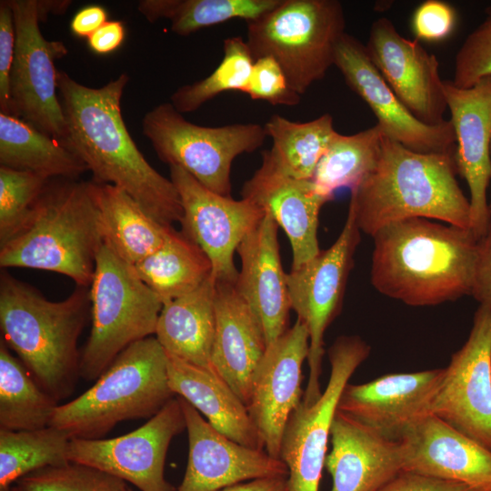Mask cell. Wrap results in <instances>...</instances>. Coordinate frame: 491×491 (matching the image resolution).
Instances as JSON below:
<instances>
[{
	"instance_id": "cell-1",
	"label": "cell",
	"mask_w": 491,
	"mask_h": 491,
	"mask_svg": "<svg viewBox=\"0 0 491 491\" xmlns=\"http://www.w3.org/2000/svg\"><path fill=\"white\" fill-rule=\"evenodd\" d=\"M129 81L121 74L99 88L84 85L58 71V94L67 140L93 174V182L113 185L129 195L151 217L172 227L181 222L179 194L159 174L132 139L123 118L121 98Z\"/></svg>"
},
{
	"instance_id": "cell-2",
	"label": "cell",
	"mask_w": 491,
	"mask_h": 491,
	"mask_svg": "<svg viewBox=\"0 0 491 491\" xmlns=\"http://www.w3.org/2000/svg\"><path fill=\"white\" fill-rule=\"evenodd\" d=\"M372 237L370 281L380 294L411 306L471 295L477 257L471 230L411 218L387 225Z\"/></svg>"
},
{
	"instance_id": "cell-3",
	"label": "cell",
	"mask_w": 491,
	"mask_h": 491,
	"mask_svg": "<svg viewBox=\"0 0 491 491\" xmlns=\"http://www.w3.org/2000/svg\"><path fill=\"white\" fill-rule=\"evenodd\" d=\"M456 174L455 153L416 152L384 136L377 165L351 190L348 208L360 231L371 236L411 218L470 230V203Z\"/></svg>"
},
{
	"instance_id": "cell-4",
	"label": "cell",
	"mask_w": 491,
	"mask_h": 491,
	"mask_svg": "<svg viewBox=\"0 0 491 491\" xmlns=\"http://www.w3.org/2000/svg\"><path fill=\"white\" fill-rule=\"evenodd\" d=\"M88 287L50 301L6 272L0 276V327L35 382L57 403L68 397L80 376L77 348L90 308Z\"/></svg>"
},
{
	"instance_id": "cell-5",
	"label": "cell",
	"mask_w": 491,
	"mask_h": 491,
	"mask_svg": "<svg viewBox=\"0 0 491 491\" xmlns=\"http://www.w3.org/2000/svg\"><path fill=\"white\" fill-rule=\"evenodd\" d=\"M102 243L91 182H48L22 230L0 246V266L52 271L88 287Z\"/></svg>"
},
{
	"instance_id": "cell-6",
	"label": "cell",
	"mask_w": 491,
	"mask_h": 491,
	"mask_svg": "<svg viewBox=\"0 0 491 491\" xmlns=\"http://www.w3.org/2000/svg\"><path fill=\"white\" fill-rule=\"evenodd\" d=\"M167 355L149 336L124 349L82 395L58 405L50 426L69 437L99 439L118 423L151 418L174 398Z\"/></svg>"
},
{
	"instance_id": "cell-7",
	"label": "cell",
	"mask_w": 491,
	"mask_h": 491,
	"mask_svg": "<svg viewBox=\"0 0 491 491\" xmlns=\"http://www.w3.org/2000/svg\"><path fill=\"white\" fill-rule=\"evenodd\" d=\"M92 326L80 376L96 380L131 344L155 334L163 302L103 241L89 289Z\"/></svg>"
},
{
	"instance_id": "cell-8",
	"label": "cell",
	"mask_w": 491,
	"mask_h": 491,
	"mask_svg": "<svg viewBox=\"0 0 491 491\" xmlns=\"http://www.w3.org/2000/svg\"><path fill=\"white\" fill-rule=\"evenodd\" d=\"M246 25V41L254 60L273 57L300 95L334 65L336 44L346 33L344 8L337 0H282Z\"/></svg>"
},
{
	"instance_id": "cell-9",
	"label": "cell",
	"mask_w": 491,
	"mask_h": 491,
	"mask_svg": "<svg viewBox=\"0 0 491 491\" xmlns=\"http://www.w3.org/2000/svg\"><path fill=\"white\" fill-rule=\"evenodd\" d=\"M144 135L159 159L177 165L207 189L231 196L233 161L265 142L264 125L233 124L203 126L187 121L171 103H162L142 120Z\"/></svg>"
},
{
	"instance_id": "cell-10",
	"label": "cell",
	"mask_w": 491,
	"mask_h": 491,
	"mask_svg": "<svg viewBox=\"0 0 491 491\" xmlns=\"http://www.w3.org/2000/svg\"><path fill=\"white\" fill-rule=\"evenodd\" d=\"M360 233L354 213L348 208L345 225L333 245L286 274L291 307L309 336V376L302 398L306 405L314 404L322 395L324 336L341 312Z\"/></svg>"
},
{
	"instance_id": "cell-11",
	"label": "cell",
	"mask_w": 491,
	"mask_h": 491,
	"mask_svg": "<svg viewBox=\"0 0 491 491\" xmlns=\"http://www.w3.org/2000/svg\"><path fill=\"white\" fill-rule=\"evenodd\" d=\"M370 351L358 336H341L329 347L331 368L326 389L314 404L301 402L283 435L279 458L287 466L288 491L319 490L340 395Z\"/></svg>"
},
{
	"instance_id": "cell-12",
	"label": "cell",
	"mask_w": 491,
	"mask_h": 491,
	"mask_svg": "<svg viewBox=\"0 0 491 491\" xmlns=\"http://www.w3.org/2000/svg\"><path fill=\"white\" fill-rule=\"evenodd\" d=\"M14 14L15 48L10 73L11 115L65 145L67 128L58 93L55 61L67 54L61 41L39 28L36 0H7Z\"/></svg>"
},
{
	"instance_id": "cell-13",
	"label": "cell",
	"mask_w": 491,
	"mask_h": 491,
	"mask_svg": "<svg viewBox=\"0 0 491 491\" xmlns=\"http://www.w3.org/2000/svg\"><path fill=\"white\" fill-rule=\"evenodd\" d=\"M185 427L180 400L174 397L128 434L113 438H72L68 459L115 476L141 491H176L165 477V464L172 439Z\"/></svg>"
},
{
	"instance_id": "cell-14",
	"label": "cell",
	"mask_w": 491,
	"mask_h": 491,
	"mask_svg": "<svg viewBox=\"0 0 491 491\" xmlns=\"http://www.w3.org/2000/svg\"><path fill=\"white\" fill-rule=\"evenodd\" d=\"M430 413L491 451V310L479 306L469 336L454 353Z\"/></svg>"
},
{
	"instance_id": "cell-15",
	"label": "cell",
	"mask_w": 491,
	"mask_h": 491,
	"mask_svg": "<svg viewBox=\"0 0 491 491\" xmlns=\"http://www.w3.org/2000/svg\"><path fill=\"white\" fill-rule=\"evenodd\" d=\"M170 179L181 200L182 233L208 256L216 281L235 283L234 254L266 212L253 201L216 194L177 165H169Z\"/></svg>"
},
{
	"instance_id": "cell-16",
	"label": "cell",
	"mask_w": 491,
	"mask_h": 491,
	"mask_svg": "<svg viewBox=\"0 0 491 491\" xmlns=\"http://www.w3.org/2000/svg\"><path fill=\"white\" fill-rule=\"evenodd\" d=\"M334 65L371 109L386 137L416 152L455 153L456 135L450 120L429 125L415 117L389 87L357 38L347 33L340 37Z\"/></svg>"
},
{
	"instance_id": "cell-17",
	"label": "cell",
	"mask_w": 491,
	"mask_h": 491,
	"mask_svg": "<svg viewBox=\"0 0 491 491\" xmlns=\"http://www.w3.org/2000/svg\"><path fill=\"white\" fill-rule=\"evenodd\" d=\"M308 353V331L297 318L267 345L253 377L246 407L265 451L276 458L288 419L302 402V367Z\"/></svg>"
},
{
	"instance_id": "cell-18",
	"label": "cell",
	"mask_w": 491,
	"mask_h": 491,
	"mask_svg": "<svg viewBox=\"0 0 491 491\" xmlns=\"http://www.w3.org/2000/svg\"><path fill=\"white\" fill-rule=\"evenodd\" d=\"M373 65L402 104L419 121L437 125L447 109L436 56L401 35L386 17L375 20L365 45Z\"/></svg>"
},
{
	"instance_id": "cell-19",
	"label": "cell",
	"mask_w": 491,
	"mask_h": 491,
	"mask_svg": "<svg viewBox=\"0 0 491 491\" xmlns=\"http://www.w3.org/2000/svg\"><path fill=\"white\" fill-rule=\"evenodd\" d=\"M450 122L456 135L455 162L469 190L471 232L478 241L488 230L491 213V76L468 88L444 81Z\"/></svg>"
},
{
	"instance_id": "cell-20",
	"label": "cell",
	"mask_w": 491,
	"mask_h": 491,
	"mask_svg": "<svg viewBox=\"0 0 491 491\" xmlns=\"http://www.w3.org/2000/svg\"><path fill=\"white\" fill-rule=\"evenodd\" d=\"M178 398L185 418L189 452L176 491H218L257 478L288 476L280 458L228 438L187 401Z\"/></svg>"
},
{
	"instance_id": "cell-21",
	"label": "cell",
	"mask_w": 491,
	"mask_h": 491,
	"mask_svg": "<svg viewBox=\"0 0 491 491\" xmlns=\"http://www.w3.org/2000/svg\"><path fill=\"white\" fill-rule=\"evenodd\" d=\"M445 368L388 374L364 384L344 387L337 410L381 436L400 440L430 406Z\"/></svg>"
},
{
	"instance_id": "cell-22",
	"label": "cell",
	"mask_w": 491,
	"mask_h": 491,
	"mask_svg": "<svg viewBox=\"0 0 491 491\" xmlns=\"http://www.w3.org/2000/svg\"><path fill=\"white\" fill-rule=\"evenodd\" d=\"M404 470L491 491V451L427 414L400 438Z\"/></svg>"
},
{
	"instance_id": "cell-23",
	"label": "cell",
	"mask_w": 491,
	"mask_h": 491,
	"mask_svg": "<svg viewBox=\"0 0 491 491\" xmlns=\"http://www.w3.org/2000/svg\"><path fill=\"white\" fill-rule=\"evenodd\" d=\"M278 225L266 213L242 240L236 252L241 268L235 286L260 321L266 345L288 328L292 309L277 239Z\"/></svg>"
},
{
	"instance_id": "cell-24",
	"label": "cell",
	"mask_w": 491,
	"mask_h": 491,
	"mask_svg": "<svg viewBox=\"0 0 491 491\" xmlns=\"http://www.w3.org/2000/svg\"><path fill=\"white\" fill-rule=\"evenodd\" d=\"M325 467L331 491H376L404 470L399 440L386 438L336 410Z\"/></svg>"
},
{
	"instance_id": "cell-25",
	"label": "cell",
	"mask_w": 491,
	"mask_h": 491,
	"mask_svg": "<svg viewBox=\"0 0 491 491\" xmlns=\"http://www.w3.org/2000/svg\"><path fill=\"white\" fill-rule=\"evenodd\" d=\"M215 314L213 368L246 406L267 346L262 325L234 283L216 281Z\"/></svg>"
},
{
	"instance_id": "cell-26",
	"label": "cell",
	"mask_w": 491,
	"mask_h": 491,
	"mask_svg": "<svg viewBox=\"0 0 491 491\" xmlns=\"http://www.w3.org/2000/svg\"><path fill=\"white\" fill-rule=\"evenodd\" d=\"M241 194L283 228L292 247V269L300 267L320 252L319 214L329 201L316 191L312 180L287 177L261 164L244 184Z\"/></svg>"
},
{
	"instance_id": "cell-27",
	"label": "cell",
	"mask_w": 491,
	"mask_h": 491,
	"mask_svg": "<svg viewBox=\"0 0 491 491\" xmlns=\"http://www.w3.org/2000/svg\"><path fill=\"white\" fill-rule=\"evenodd\" d=\"M166 355L169 385L175 395L228 438L265 450L246 404L216 372Z\"/></svg>"
},
{
	"instance_id": "cell-28",
	"label": "cell",
	"mask_w": 491,
	"mask_h": 491,
	"mask_svg": "<svg viewBox=\"0 0 491 491\" xmlns=\"http://www.w3.org/2000/svg\"><path fill=\"white\" fill-rule=\"evenodd\" d=\"M215 284L212 276L195 291L165 303L155 334L167 354L212 371Z\"/></svg>"
},
{
	"instance_id": "cell-29",
	"label": "cell",
	"mask_w": 491,
	"mask_h": 491,
	"mask_svg": "<svg viewBox=\"0 0 491 491\" xmlns=\"http://www.w3.org/2000/svg\"><path fill=\"white\" fill-rule=\"evenodd\" d=\"M103 241L134 266L155 252L173 229L158 223L125 192L91 182Z\"/></svg>"
},
{
	"instance_id": "cell-30",
	"label": "cell",
	"mask_w": 491,
	"mask_h": 491,
	"mask_svg": "<svg viewBox=\"0 0 491 491\" xmlns=\"http://www.w3.org/2000/svg\"><path fill=\"white\" fill-rule=\"evenodd\" d=\"M264 128L272 146L262 152V164L285 176L301 180H312L337 133L328 113L303 123L273 115Z\"/></svg>"
},
{
	"instance_id": "cell-31",
	"label": "cell",
	"mask_w": 491,
	"mask_h": 491,
	"mask_svg": "<svg viewBox=\"0 0 491 491\" xmlns=\"http://www.w3.org/2000/svg\"><path fill=\"white\" fill-rule=\"evenodd\" d=\"M0 165L48 178L76 180L88 171L83 160L58 140L16 116L0 113Z\"/></svg>"
},
{
	"instance_id": "cell-32",
	"label": "cell",
	"mask_w": 491,
	"mask_h": 491,
	"mask_svg": "<svg viewBox=\"0 0 491 491\" xmlns=\"http://www.w3.org/2000/svg\"><path fill=\"white\" fill-rule=\"evenodd\" d=\"M133 267L163 305L195 291L213 276L205 252L174 228L155 252Z\"/></svg>"
},
{
	"instance_id": "cell-33",
	"label": "cell",
	"mask_w": 491,
	"mask_h": 491,
	"mask_svg": "<svg viewBox=\"0 0 491 491\" xmlns=\"http://www.w3.org/2000/svg\"><path fill=\"white\" fill-rule=\"evenodd\" d=\"M384 136L376 124L353 135L336 133L312 178L316 191L331 201L338 189L358 185L376 168Z\"/></svg>"
},
{
	"instance_id": "cell-34",
	"label": "cell",
	"mask_w": 491,
	"mask_h": 491,
	"mask_svg": "<svg viewBox=\"0 0 491 491\" xmlns=\"http://www.w3.org/2000/svg\"><path fill=\"white\" fill-rule=\"evenodd\" d=\"M282 0H142L138 11L150 23L170 22L173 33L186 36L232 19L255 21Z\"/></svg>"
},
{
	"instance_id": "cell-35",
	"label": "cell",
	"mask_w": 491,
	"mask_h": 491,
	"mask_svg": "<svg viewBox=\"0 0 491 491\" xmlns=\"http://www.w3.org/2000/svg\"><path fill=\"white\" fill-rule=\"evenodd\" d=\"M57 402L0 342V429L35 430L49 426Z\"/></svg>"
},
{
	"instance_id": "cell-36",
	"label": "cell",
	"mask_w": 491,
	"mask_h": 491,
	"mask_svg": "<svg viewBox=\"0 0 491 491\" xmlns=\"http://www.w3.org/2000/svg\"><path fill=\"white\" fill-rule=\"evenodd\" d=\"M71 438L55 426L0 429V491L38 469L66 464Z\"/></svg>"
},
{
	"instance_id": "cell-37",
	"label": "cell",
	"mask_w": 491,
	"mask_h": 491,
	"mask_svg": "<svg viewBox=\"0 0 491 491\" xmlns=\"http://www.w3.org/2000/svg\"><path fill=\"white\" fill-rule=\"evenodd\" d=\"M223 58L205 78L184 85L171 95V104L181 114L197 110L207 101L228 91L245 93L254 58L241 36L227 37L223 43Z\"/></svg>"
},
{
	"instance_id": "cell-38",
	"label": "cell",
	"mask_w": 491,
	"mask_h": 491,
	"mask_svg": "<svg viewBox=\"0 0 491 491\" xmlns=\"http://www.w3.org/2000/svg\"><path fill=\"white\" fill-rule=\"evenodd\" d=\"M49 181L39 173L0 165V246L22 230Z\"/></svg>"
},
{
	"instance_id": "cell-39",
	"label": "cell",
	"mask_w": 491,
	"mask_h": 491,
	"mask_svg": "<svg viewBox=\"0 0 491 491\" xmlns=\"http://www.w3.org/2000/svg\"><path fill=\"white\" fill-rule=\"evenodd\" d=\"M15 485L22 491H132L125 480L75 462L38 469Z\"/></svg>"
},
{
	"instance_id": "cell-40",
	"label": "cell",
	"mask_w": 491,
	"mask_h": 491,
	"mask_svg": "<svg viewBox=\"0 0 491 491\" xmlns=\"http://www.w3.org/2000/svg\"><path fill=\"white\" fill-rule=\"evenodd\" d=\"M483 21L468 34L455 56L456 86L468 88L491 76V5L485 9Z\"/></svg>"
},
{
	"instance_id": "cell-41",
	"label": "cell",
	"mask_w": 491,
	"mask_h": 491,
	"mask_svg": "<svg viewBox=\"0 0 491 491\" xmlns=\"http://www.w3.org/2000/svg\"><path fill=\"white\" fill-rule=\"evenodd\" d=\"M245 94L272 105L295 106L301 101V95L291 88L282 67L271 56L255 60Z\"/></svg>"
},
{
	"instance_id": "cell-42",
	"label": "cell",
	"mask_w": 491,
	"mask_h": 491,
	"mask_svg": "<svg viewBox=\"0 0 491 491\" xmlns=\"http://www.w3.org/2000/svg\"><path fill=\"white\" fill-rule=\"evenodd\" d=\"M456 24V12L448 3L426 0L414 11L411 20L416 39L436 42L448 37Z\"/></svg>"
},
{
	"instance_id": "cell-43",
	"label": "cell",
	"mask_w": 491,
	"mask_h": 491,
	"mask_svg": "<svg viewBox=\"0 0 491 491\" xmlns=\"http://www.w3.org/2000/svg\"><path fill=\"white\" fill-rule=\"evenodd\" d=\"M15 48L13 11L7 0L0 2V109L11 115L9 81Z\"/></svg>"
},
{
	"instance_id": "cell-44",
	"label": "cell",
	"mask_w": 491,
	"mask_h": 491,
	"mask_svg": "<svg viewBox=\"0 0 491 491\" xmlns=\"http://www.w3.org/2000/svg\"><path fill=\"white\" fill-rule=\"evenodd\" d=\"M376 491H472L466 486L403 470Z\"/></svg>"
},
{
	"instance_id": "cell-45",
	"label": "cell",
	"mask_w": 491,
	"mask_h": 491,
	"mask_svg": "<svg viewBox=\"0 0 491 491\" xmlns=\"http://www.w3.org/2000/svg\"><path fill=\"white\" fill-rule=\"evenodd\" d=\"M478 303L491 310V224L477 241V257L471 295Z\"/></svg>"
},
{
	"instance_id": "cell-46",
	"label": "cell",
	"mask_w": 491,
	"mask_h": 491,
	"mask_svg": "<svg viewBox=\"0 0 491 491\" xmlns=\"http://www.w3.org/2000/svg\"><path fill=\"white\" fill-rule=\"evenodd\" d=\"M125 38V28L120 21H106L88 38L87 43L92 51L105 55L116 50Z\"/></svg>"
},
{
	"instance_id": "cell-47",
	"label": "cell",
	"mask_w": 491,
	"mask_h": 491,
	"mask_svg": "<svg viewBox=\"0 0 491 491\" xmlns=\"http://www.w3.org/2000/svg\"><path fill=\"white\" fill-rule=\"evenodd\" d=\"M107 21L106 11L100 5H88L80 9L70 23L72 33L79 37H89Z\"/></svg>"
},
{
	"instance_id": "cell-48",
	"label": "cell",
	"mask_w": 491,
	"mask_h": 491,
	"mask_svg": "<svg viewBox=\"0 0 491 491\" xmlns=\"http://www.w3.org/2000/svg\"><path fill=\"white\" fill-rule=\"evenodd\" d=\"M218 491H288L287 476L257 478L235 484Z\"/></svg>"
},
{
	"instance_id": "cell-49",
	"label": "cell",
	"mask_w": 491,
	"mask_h": 491,
	"mask_svg": "<svg viewBox=\"0 0 491 491\" xmlns=\"http://www.w3.org/2000/svg\"><path fill=\"white\" fill-rule=\"evenodd\" d=\"M39 20L44 21L48 14H64L71 1L68 0H36Z\"/></svg>"
},
{
	"instance_id": "cell-50",
	"label": "cell",
	"mask_w": 491,
	"mask_h": 491,
	"mask_svg": "<svg viewBox=\"0 0 491 491\" xmlns=\"http://www.w3.org/2000/svg\"><path fill=\"white\" fill-rule=\"evenodd\" d=\"M5 491H22V490L15 485V486H12L11 487L6 489Z\"/></svg>"
},
{
	"instance_id": "cell-51",
	"label": "cell",
	"mask_w": 491,
	"mask_h": 491,
	"mask_svg": "<svg viewBox=\"0 0 491 491\" xmlns=\"http://www.w3.org/2000/svg\"><path fill=\"white\" fill-rule=\"evenodd\" d=\"M490 152H491V145H490ZM489 210L491 213V195H490V199H489Z\"/></svg>"
}]
</instances>
